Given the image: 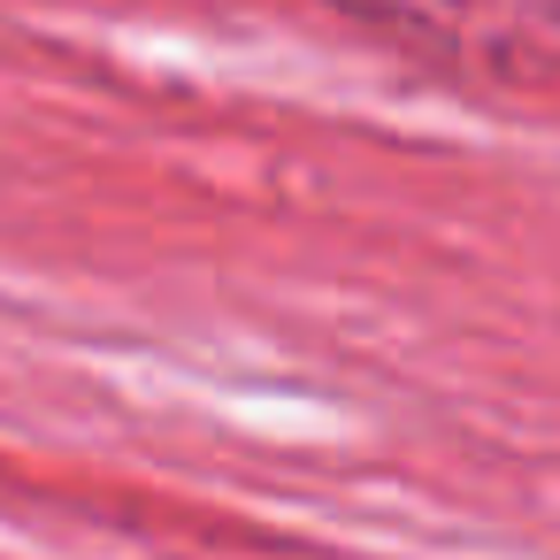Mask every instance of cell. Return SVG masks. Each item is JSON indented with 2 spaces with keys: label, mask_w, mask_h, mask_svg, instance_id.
I'll return each instance as SVG.
<instances>
[{
  "label": "cell",
  "mask_w": 560,
  "mask_h": 560,
  "mask_svg": "<svg viewBox=\"0 0 560 560\" xmlns=\"http://www.w3.org/2000/svg\"><path fill=\"white\" fill-rule=\"evenodd\" d=\"M330 9H353L399 39L445 47L483 70H560V0H330Z\"/></svg>",
  "instance_id": "6da1fadb"
}]
</instances>
